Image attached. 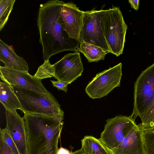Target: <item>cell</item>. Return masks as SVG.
I'll return each mask as SVG.
<instances>
[{
    "mask_svg": "<svg viewBox=\"0 0 154 154\" xmlns=\"http://www.w3.org/2000/svg\"><path fill=\"white\" fill-rule=\"evenodd\" d=\"M64 2L51 0L40 5L37 25L44 61L63 51H78L79 41L69 38L58 21L60 7Z\"/></svg>",
    "mask_w": 154,
    "mask_h": 154,
    "instance_id": "cell-1",
    "label": "cell"
},
{
    "mask_svg": "<svg viewBox=\"0 0 154 154\" xmlns=\"http://www.w3.org/2000/svg\"><path fill=\"white\" fill-rule=\"evenodd\" d=\"M83 11L72 3H63L60 6L58 21L69 38L79 41L82 25Z\"/></svg>",
    "mask_w": 154,
    "mask_h": 154,
    "instance_id": "cell-9",
    "label": "cell"
},
{
    "mask_svg": "<svg viewBox=\"0 0 154 154\" xmlns=\"http://www.w3.org/2000/svg\"><path fill=\"white\" fill-rule=\"evenodd\" d=\"M0 154H16L0 136Z\"/></svg>",
    "mask_w": 154,
    "mask_h": 154,
    "instance_id": "cell-23",
    "label": "cell"
},
{
    "mask_svg": "<svg viewBox=\"0 0 154 154\" xmlns=\"http://www.w3.org/2000/svg\"><path fill=\"white\" fill-rule=\"evenodd\" d=\"M52 85L54 87H56L58 90H61L66 92L67 91L68 83L60 80L54 81L51 80Z\"/></svg>",
    "mask_w": 154,
    "mask_h": 154,
    "instance_id": "cell-24",
    "label": "cell"
},
{
    "mask_svg": "<svg viewBox=\"0 0 154 154\" xmlns=\"http://www.w3.org/2000/svg\"><path fill=\"white\" fill-rule=\"evenodd\" d=\"M15 0H0V31L8 20Z\"/></svg>",
    "mask_w": 154,
    "mask_h": 154,
    "instance_id": "cell-18",
    "label": "cell"
},
{
    "mask_svg": "<svg viewBox=\"0 0 154 154\" xmlns=\"http://www.w3.org/2000/svg\"><path fill=\"white\" fill-rule=\"evenodd\" d=\"M143 136L145 154H154V127L143 129Z\"/></svg>",
    "mask_w": 154,
    "mask_h": 154,
    "instance_id": "cell-20",
    "label": "cell"
},
{
    "mask_svg": "<svg viewBox=\"0 0 154 154\" xmlns=\"http://www.w3.org/2000/svg\"><path fill=\"white\" fill-rule=\"evenodd\" d=\"M11 86L20 101V110L24 113L63 117V111L51 93H42L22 87Z\"/></svg>",
    "mask_w": 154,
    "mask_h": 154,
    "instance_id": "cell-3",
    "label": "cell"
},
{
    "mask_svg": "<svg viewBox=\"0 0 154 154\" xmlns=\"http://www.w3.org/2000/svg\"><path fill=\"white\" fill-rule=\"evenodd\" d=\"M73 154H81L80 153H79L77 152H76L75 151L74 152H72Z\"/></svg>",
    "mask_w": 154,
    "mask_h": 154,
    "instance_id": "cell-27",
    "label": "cell"
},
{
    "mask_svg": "<svg viewBox=\"0 0 154 154\" xmlns=\"http://www.w3.org/2000/svg\"><path fill=\"white\" fill-rule=\"evenodd\" d=\"M81 148L75 151L81 154H114L99 139L91 136H85L81 140Z\"/></svg>",
    "mask_w": 154,
    "mask_h": 154,
    "instance_id": "cell-15",
    "label": "cell"
},
{
    "mask_svg": "<svg viewBox=\"0 0 154 154\" xmlns=\"http://www.w3.org/2000/svg\"><path fill=\"white\" fill-rule=\"evenodd\" d=\"M0 101L5 109L10 110H21L20 101L10 85L0 82Z\"/></svg>",
    "mask_w": 154,
    "mask_h": 154,
    "instance_id": "cell-16",
    "label": "cell"
},
{
    "mask_svg": "<svg viewBox=\"0 0 154 154\" xmlns=\"http://www.w3.org/2000/svg\"><path fill=\"white\" fill-rule=\"evenodd\" d=\"M101 9V21L104 37L110 53L117 57L123 50L128 26L119 8Z\"/></svg>",
    "mask_w": 154,
    "mask_h": 154,
    "instance_id": "cell-4",
    "label": "cell"
},
{
    "mask_svg": "<svg viewBox=\"0 0 154 154\" xmlns=\"http://www.w3.org/2000/svg\"><path fill=\"white\" fill-rule=\"evenodd\" d=\"M0 61L5 66L15 70L28 72L29 66L26 61L17 55L13 48L0 39Z\"/></svg>",
    "mask_w": 154,
    "mask_h": 154,
    "instance_id": "cell-14",
    "label": "cell"
},
{
    "mask_svg": "<svg viewBox=\"0 0 154 154\" xmlns=\"http://www.w3.org/2000/svg\"><path fill=\"white\" fill-rule=\"evenodd\" d=\"M141 120L140 126L143 129H148L154 127V101Z\"/></svg>",
    "mask_w": 154,
    "mask_h": 154,
    "instance_id": "cell-21",
    "label": "cell"
},
{
    "mask_svg": "<svg viewBox=\"0 0 154 154\" xmlns=\"http://www.w3.org/2000/svg\"><path fill=\"white\" fill-rule=\"evenodd\" d=\"M104 129L99 138L111 150L118 146L136 125L131 116H116L106 120Z\"/></svg>",
    "mask_w": 154,
    "mask_h": 154,
    "instance_id": "cell-8",
    "label": "cell"
},
{
    "mask_svg": "<svg viewBox=\"0 0 154 154\" xmlns=\"http://www.w3.org/2000/svg\"><path fill=\"white\" fill-rule=\"evenodd\" d=\"M134 108L131 116L141 119L154 101V63L143 71L134 85Z\"/></svg>",
    "mask_w": 154,
    "mask_h": 154,
    "instance_id": "cell-5",
    "label": "cell"
},
{
    "mask_svg": "<svg viewBox=\"0 0 154 154\" xmlns=\"http://www.w3.org/2000/svg\"><path fill=\"white\" fill-rule=\"evenodd\" d=\"M54 78L70 84L82 74L84 68L78 51L66 54L53 64Z\"/></svg>",
    "mask_w": 154,
    "mask_h": 154,
    "instance_id": "cell-10",
    "label": "cell"
},
{
    "mask_svg": "<svg viewBox=\"0 0 154 154\" xmlns=\"http://www.w3.org/2000/svg\"><path fill=\"white\" fill-rule=\"evenodd\" d=\"M112 150L114 154H146L140 124L135 125L120 144Z\"/></svg>",
    "mask_w": 154,
    "mask_h": 154,
    "instance_id": "cell-13",
    "label": "cell"
},
{
    "mask_svg": "<svg viewBox=\"0 0 154 154\" xmlns=\"http://www.w3.org/2000/svg\"><path fill=\"white\" fill-rule=\"evenodd\" d=\"M24 113L28 154H58L63 117Z\"/></svg>",
    "mask_w": 154,
    "mask_h": 154,
    "instance_id": "cell-2",
    "label": "cell"
},
{
    "mask_svg": "<svg viewBox=\"0 0 154 154\" xmlns=\"http://www.w3.org/2000/svg\"><path fill=\"white\" fill-rule=\"evenodd\" d=\"M101 10L93 9L83 11L82 26L80 32L79 41L89 43L110 53L104 36L101 21Z\"/></svg>",
    "mask_w": 154,
    "mask_h": 154,
    "instance_id": "cell-6",
    "label": "cell"
},
{
    "mask_svg": "<svg viewBox=\"0 0 154 154\" xmlns=\"http://www.w3.org/2000/svg\"><path fill=\"white\" fill-rule=\"evenodd\" d=\"M34 76L41 80L54 77V70L53 65L51 64L49 60L44 61V63L38 67Z\"/></svg>",
    "mask_w": 154,
    "mask_h": 154,
    "instance_id": "cell-19",
    "label": "cell"
},
{
    "mask_svg": "<svg viewBox=\"0 0 154 154\" xmlns=\"http://www.w3.org/2000/svg\"><path fill=\"white\" fill-rule=\"evenodd\" d=\"M128 2L130 4L131 8L136 11L138 9L140 1L139 0H129Z\"/></svg>",
    "mask_w": 154,
    "mask_h": 154,
    "instance_id": "cell-25",
    "label": "cell"
},
{
    "mask_svg": "<svg viewBox=\"0 0 154 154\" xmlns=\"http://www.w3.org/2000/svg\"><path fill=\"white\" fill-rule=\"evenodd\" d=\"M122 65L120 63L97 74L85 88L88 96L93 99L100 98L107 95L116 87H120Z\"/></svg>",
    "mask_w": 154,
    "mask_h": 154,
    "instance_id": "cell-7",
    "label": "cell"
},
{
    "mask_svg": "<svg viewBox=\"0 0 154 154\" xmlns=\"http://www.w3.org/2000/svg\"><path fill=\"white\" fill-rule=\"evenodd\" d=\"M5 128L14 143L20 154H28L24 120L16 110L5 109Z\"/></svg>",
    "mask_w": 154,
    "mask_h": 154,
    "instance_id": "cell-12",
    "label": "cell"
},
{
    "mask_svg": "<svg viewBox=\"0 0 154 154\" xmlns=\"http://www.w3.org/2000/svg\"><path fill=\"white\" fill-rule=\"evenodd\" d=\"M0 136L16 154H20L14 143L5 128H0Z\"/></svg>",
    "mask_w": 154,
    "mask_h": 154,
    "instance_id": "cell-22",
    "label": "cell"
},
{
    "mask_svg": "<svg viewBox=\"0 0 154 154\" xmlns=\"http://www.w3.org/2000/svg\"><path fill=\"white\" fill-rule=\"evenodd\" d=\"M78 51L82 53L90 63L104 60L109 53L100 47L84 42L80 43Z\"/></svg>",
    "mask_w": 154,
    "mask_h": 154,
    "instance_id": "cell-17",
    "label": "cell"
},
{
    "mask_svg": "<svg viewBox=\"0 0 154 154\" xmlns=\"http://www.w3.org/2000/svg\"><path fill=\"white\" fill-rule=\"evenodd\" d=\"M58 154H73L68 150L63 147L59 149Z\"/></svg>",
    "mask_w": 154,
    "mask_h": 154,
    "instance_id": "cell-26",
    "label": "cell"
},
{
    "mask_svg": "<svg viewBox=\"0 0 154 154\" xmlns=\"http://www.w3.org/2000/svg\"><path fill=\"white\" fill-rule=\"evenodd\" d=\"M0 78L4 82L11 85L17 86L42 93L49 92L44 86L41 80L29 72L15 70L0 66Z\"/></svg>",
    "mask_w": 154,
    "mask_h": 154,
    "instance_id": "cell-11",
    "label": "cell"
}]
</instances>
